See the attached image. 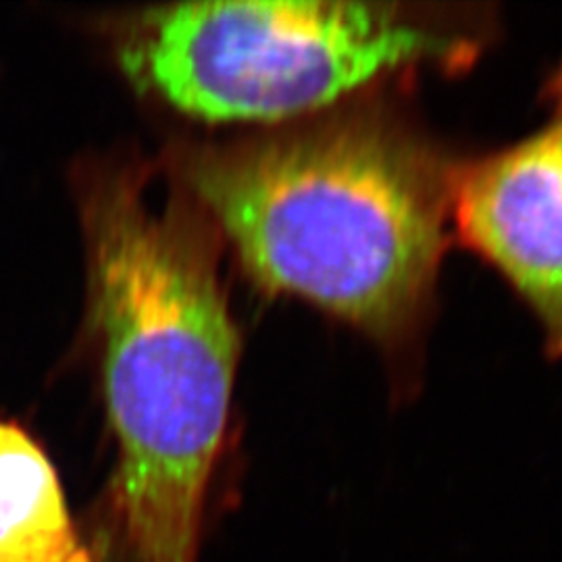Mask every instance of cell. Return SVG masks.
Segmentation results:
<instances>
[{
	"label": "cell",
	"instance_id": "cell-1",
	"mask_svg": "<svg viewBox=\"0 0 562 562\" xmlns=\"http://www.w3.org/2000/svg\"><path fill=\"white\" fill-rule=\"evenodd\" d=\"M81 204L125 536L138 562H199L238 364L213 232L190 204L155 209L125 169Z\"/></svg>",
	"mask_w": 562,
	"mask_h": 562
},
{
	"label": "cell",
	"instance_id": "cell-2",
	"mask_svg": "<svg viewBox=\"0 0 562 562\" xmlns=\"http://www.w3.org/2000/svg\"><path fill=\"white\" fill-rule=\"evenodd\" d=\"M459 169L369 117L180 159L186 188L257 280L385 341L411 334L431 301Z\"/></svg>",
	"mask_w": 562,
	"mask_h": 562
},
{
	"label": "cell",
	"instance_id": "cell-3",
	"mask_svg": "<svg viewBox=\"0 0 562 562\" xmlns=\"http://www.w3.org/2000/svg\"><path fill=\"white\" fill-rule=\"evenodd\" d=\"M477 48L469 30L387 2H194L140 13L120 55L132 80L188 115L276 121Z\"/></svg>",
	"mask_w": 562,
	"mask_h": 562
},
{
	"label": "cell",
	"instance_id": "cell-4",
	"mask_svg": "<svg viewBox=\"0 0 562 562\" xmlns=\"http://www.w3.org/2000/svg\"><path fill=\"white\" fill-rule=\"evenodd\" d=\"M538 130L461 167L452 215L461 240L490 262L562 357V60L546 83Z\"/></svg>",
	"mask_w": 562,
	"mask_h": 562
},
{
	"label": "cell",
	"instance_id": "cell-5",
	"mask_svg": "<svg viewBox=\"0 0 562 562\" xmlns=\"http://www.w3.org/2000/svg\"><path fill=\"white\" fill-rule=\"evenodd\" d=\"M0 562H92L53 464L11 423H0Z\"/></svg>",
	"mask_w": 562,
	"mask_h": 562
}]
</instances>
